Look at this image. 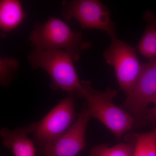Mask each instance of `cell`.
<instances>
[{"label":"cell","mask_w":156,"mask_h":156,"mask_svg":"<svg viewBox=\"0 0 156 156\" xmlns=\"http://www.w3.org/2000/svg\"><path fill=\"white\" fill-rule=\"evenodd\" d=\"M136 48L122 40L111 39L110 44L103 54L108 64L114 69L121 89L128 96L136 86L144 68Z\"/></svg>","instance_id":"277c9868"},{"label":"cell","mask_w":156,"mask_h":156,"mask_svg":"<svg viewBox=\"0 0 156 156\" xmlns=\"http://www.w3.org/2000/svg\"><path fill=\"white\" fill-rule=\"evenodd\" d=\"M151 103H154L155 105H156V95H155V96L152 98L151 100Z\"/></svg>","instance_id":"2e32d148"},{"label":"cell","mask_w":156,"mask_h":156,"mask_svg":"<svg viewBox=\"0 0 156 156\" xmlns=\"http://www.w3.org/2000/svg\"><path fill=\"white\" fill-rule=\"evenodd\" d=\"M145 114L146 116L151 117H154L156 118V105L155 107L153 108L147 109L145 112Z\"/></svg>","instance_id":"9a60e30c"},{"label":"cell","mask_w":156,"mask_h":156,"mask_svg":"<svg viewBox=\"0 0 156 156\" xmlns=\"http://www.w3.org/2000/svg\"><path fill=\"white\" fill-rule=\"evenodd\" d=\"M143 18L147 23L146 28L136 49L140 55L151 61L156 58V17L147 10Z\"/></svg>","instance_id":"30bf717a"},{"label":"cell","mask_w":156,"mask_h":156,"mask_svg":"<svg viewBox=\"0 0 156 156\" xmlns=\"http://www.w3.org/2000/svg\"><path fill=\"white\" fill-rule=\"evenodd\" d=\"M128 142L117 144L109 147L105 144L92 148L89 156H133L134 142L131 134Z\"/></svg>","instance_id":"4fadbf2b"},{"label":"cell","mask_w":156,"mask_h":156,"mask_svg":"<svg viewBox=\"0 0 156 156\" xmlns=\"http://www.w3.org/2000/svg\"><path fill=\"white\" fill-rule=\"evenodd\" d=\"M62 15L65 19L78 20L83 29H93L104 31L115 38L114 23L111 18L109 10L101 1L73 0L62 3Z\"/></svg>","instance_id":"8992f818"},{"label":"cell","mask_w":156,"mask_h":156,"mask_svg":"<svg viewBox=\"0 0 156 156\" xmlns=\"http://www.w3.org/2000/svg\"><path fill=\"white\" fill-rule=\"evenodd\" d=\"M86 102L68 131L54 142L41 147L43 156H76L87 144L86 134L91 118Z\"/></svg>","instance_id":"52a82bcc"},{"label":"cell","mask_w":156,"mask_h":156,"mask_svg":"<svg viewBox=\"0 0 156 156\" xmlns=\"http://www.w3.org/2000/svg\"><path fill=\"white\" fill-rule=\"evenodd\" d=\"M83 91L80 97L86 100L91 117L97 119L108 128L117 138H120L127 131H131L136 120L128 112L117 106L113 101L118 92L107 88L105 92L93 88L90 81H81Z\"/></svg>","instance_id":"6da1fadb"},{"label":"cell","mask_w":156,"mask_h":156,"mask_svg":"<svg viewBox=\"0 0 156 156\" xmlns=\"http://www.w3.org/2000/svg\"><path fill=\"white\" fill-rule=\"evenodd\" d=\"M73 93H69L42 119L32 123L35 140L40 147L54 142L65 134L76 116Z\"/></svg>","instance_id":"5b68a950"},{"label":"cell","mask_w":156,"mask_h":156,"mask_svg":"<svg viewBox=\"0 0 156 156\" xmlns=\"http://www.w3.org/2000/svg\"><path fill=\"white\" fill-rule=\"evenodd\" d=\"M34 48L45 50H63L70 53L74 61L91 44L85 41L80 32H74L65 22L56 17L36 26L29 36Z\"/></svg>","instance_id":"3957f363"},{"label":"cell","mask_w":156,"mask_h":156,"mask_svg":"<svg viewBox=\"0 0 156 156\" xmlns=\"http://www.w3.org/2000/svg\"><path fill=\"white\" fill-rule=\"evenodd\" d=\"M19 67V63L16 58L5 57L0 60V84L6 87L15 78L16 72Z\"/></svg>","instance_id":"5bb4252c"},{"label":"cell","mask_w":156,"mask_h":156,"mask_svg":"<svg viewBox=\"0 0 156 156\" xmlns=\"http://www.w3.org/2000/svg\"><path fill=\"white\" fill-rule=\"evenodd\" d=\"M32 132V124H31L14 130L2 128L0 135L3 145L11 149L14 156H35L34 144L27 136Z\"/></svg>","instance_id":"9c48e42d"},{"label":"cell","mask_w":156,"mask_h":156,"mask_svg":"<svg viewBox=\"0 0 156 156\" xmlns=\"http://www.w3.org/2000/svg\"><path fill=\"white\" fill-rule=\"evenodd\" d=\"M156 95V58L144 63L143 70L134 89L123 103V108L136 121H145V112Z\"/></svg>","instance_id":"ba28073f"},{"label":"cell","mask_w":156,"mask_h":156,"mask_svg":"<svg viewBox=\"0 0 156 156\" xmlns=\"http://www.w3.org/2000/svg\"><path fill=\"white\" fill-rule=\"evenodd\" d=\"M134 142L133 156H156V126L144 133H131Z\"/></svg>","instance_id":"7c38bea8"},{"label":"cell","mask_w":156,"mask_h":156,"mask_svg":"<svg viewBox=\"0 0 156 156\" xmlns=\"http://www.w3.org/2000/svg\"><path fill=\"white\" fill-rule=\"evenodd\" d=\"M25 17L22 5L17 0H1L0 2V28L3 32L17 28Z\"/></svg>","instance_id":"8fae6325"},{"label":"cell","mask_w":156,"mask_h":156,"mask_svg":"<svg viewBox=\"0 0 156 156\" xmlns=\"http://www.w3.org/2000/svg\"><path fill=\"white\" fill-rule=\"evenodd\" d=\"M28 60L33 68H42L48 73L52 79V89L75 93L80 97L83 91L81 81L74 65V58L67 51L34 48L29 54Z\"/></svg>","instance_id":"7a4b0ae2"}]
</instances>
